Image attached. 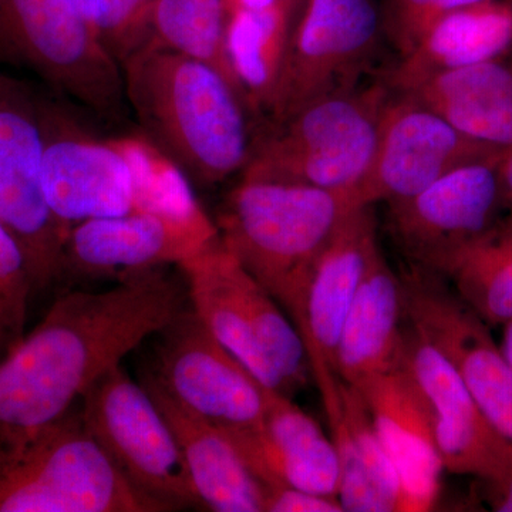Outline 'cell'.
Returning <instances> with one entry per match:
<instances>
[{
  "mask_svg": "<svg viewBox=\"0 0 512 512\" xmlns=\"http://www.w3.org/2000/svg\"><path fill=\"white\" fill-rule=\"evenodd\" d=\"M161 271L124 276L107 291L64 293L0 359V448L59 420L128 353L185 308Z\"/></svg>",
  "mask_w": 512,
  "mask_h": 512,
  "instance_id": "1",
  "label": "cell"
},
{
  "mask_svg": "<svg viewBox=\"0 0 512 512\" xmlns=\"http://www.w3.org/2000/svg\"><path fill=\"white\" fill-rule=\"evenodd\" d=\"M128 106L148 140L190 181L212 187L244 171L248 106L210 64L146 43L121 64Z\"/></svg>",
  "mask_w": 512,
  "mask_h": 512,
  "instance_id": "2",
  "label": "cell"
},
{
  "mask_svg": "<svg viewBox=\"0 0 512 512\" xmlns=\"http://www.w3.org/2000/svg\"><path fill=\"white\" fill-rule=\"evenodd\" d=\"M360 207L350 192L241 178L215 224L224 247L292 319L316 258Z\"/></svg>",
  "mask_w": 512,
  "mask_h": 512,
  "instance_id": "3",
  "label": "cell"
},
{
  "mask_svg": "<svg viewBox=\"0 0 512 512\" xmlns=\"http://www.w3.org/2000/svg\"><path fill=\"white\" fill-rule=\"evenodd\" d=\"M390 97L384 82L356 84L313 100L284 120L268 121L252 137L242 178L357 197L375 160Z\"/></svg>",
  "mask_w": 512,
  "mask_h": 512,
  "instance_id": "4",
  "label": "cell"
},
{
  "mask_svg": "<svg viewBox=\"0 0 512 512\" xmlns=\"http://www.w3.org/2000/svg\"><path fill=\"white\" fill-rule=\"evenodd\" d=\"M134 490L80 412L0 448V512H161Z\"/></svg>",
  "mask_w": 512,
  "mask_h": 512,
  "instance_id": "5",
  "label": "cell"
},
{
  "mask_svg": "<svg viewBox=\"0 0 512 512\" xmlns=\"http://www.w3.org/2000/svg\"><path fill=\"white\" fill-rule=\"evenodd\" d=\"M0 62L32 70L100 119H126L120 64L73 0H0Z\"/></svg>",
  "mask_w": 512,
  "mask_h": 512,
  "instance_id": "6",
  "label": "cell"
},
{
  "mask_svg": "<svg viewBox=\"0 0 512 512\" xmlns=\"http://www.w3.org/2000/svg\"><path fill=\"white\" fill-rule=\"evenodd\" d=\"M84 426L127 483L163 511L202 507L180 444L143 383L121 365L84 393Z\"/></svg>",
  "mask_w": 512,
  "mask_h": 512,
  "instance_id": "7",
  "label": "cell"
},
{
  "mask_svg": "<svg viewBox=\"0 0 512 512\" xmlns=\"http://www.w3.org/2000/svg\"><path fill=\"white\" fill-rule=\"evenodd\" d=\"M382 37L377 0H303L289 30L268 121L356 86Z\"/></svg>",
  "mask_w": 512,
  "mask_h": 512,
  "instance_id": "8",
  "label": "cell"
},
{
  "mask_svg": "<svg viewBox=\"0 0 512 512\" xmlns=\"http://www.w3.org/2000/svg\"><path fill=\"white\" fill-rule=\"evenodd\" d=\"M0 222L25 254L35 291L62 279L70 228L43 190V137L36 92L0 70Z\"/></svg>",
  "mask_w": 512,
  "mask_h": 512,
  "instance_id": "9",
  "label": "cell"
},
{
  "mask_svg": "<svg viewBox=\"0 0 512 512\" xmlns=\"http://www.w3.org/2000/svg\"><path fill=\"white\" fill-rule=\"evenodd\" d=\"M498 156L457 168L419 194L387 204V227L410 268L448 281L468 249L500 220Z\"/></svg>",
  "mask_w": 512,
  "mask_h": 512,
  "instance_id": "10",
  "label": "cell"
},
{
  "mask_svg": "<svg viewBox=\"0 0 512 512\" xmlns=\"http://www.w3.org/2000/svg\"><path fill=\"white\" fill-rule=\"evenodd\" d=\"M154 383L184 410L225 430L264 423L274 390L268 389L222 346L192 308L160 333Z\"/></svg>",
  "mask_w": 512,
  "mask_h": 512,
  "instance_id": "11",
  "label": "cell"
},
{
  "mask_svg": "<svg viewBox=\"0 0 512 512\" xmlns=\"http://www.w3.org/2000/svg\"><path fill=\"white\" fill-rule=\"evenodd\" d=\"M43 137V190L57 220L72 229L134 211V177L117 138H99L55 97L36 92Z\"/></svg>",
  "mask_w": 512,
  "mask_h": 512,
  "instance_id": "12",
  "label": "cell"
},
{
  "mask_svg": "<svg viewBox=\"0 0 512 512\" xmlns=\"http://www.w3.org/2000/svg\"><path fill=\"white\" fill-rule=\"evenodd\" d=\"M406 319L466 384L488 421L512 443V369L484 322L444 279L407 266Z\"/></svg>",
  "mask_w": 512,
  "mask_h": 512,
  "instance_id": "13",
  "label": "cell"
},
{
  "mask_svg": "<svg viewBox=\"0 0 512 512\" xmlns=\"http://www.w3.org/2000/svg\"><path fill=\"white\" fill-rule=\"evenodd\" d=\"M178 266L192 311L205 328L268 389L281 393L265 359V352L278 346L291 328L281 303L245 271L221 238Z\"/></svg>",
  "mask_w": 512,
  "mask_h": 512,
  "instance_id": "14",
  "label": "cell"
},
{
  "mask_svg": "<svg viewBox=\"0 0 512 512\" xmlns=\"http://www.w3.org/2000/svg\"><path fill=\"white\" fill-rule=\"evenodd\" d=\"M503 148L468 136L419 101L392 92L372 168L357 191L365 207L419 194L444 175L497 157Z\"/></svg>",
  "mask_w": 512,
  "mask_h": 512,
  "instance_id": "15",
  "label": "cell"
},
{
  "mask_svg": "<svg viewBox=\"0 0 512 512\" xmlns=\"http://www.w3.org/2000/svg\"><path fill=\"white\" fill-rule=\"evenodd\" d=\"M220 238L217 224L202 210L192 215L131 211L93 218L70 229L62 278H124L183 264Z\"/></svg>",
  "mask_w": 512,
  "mask_h": 512,
  "instance_id": "16",
  "label": "cell"
},
{
  "mask_svg": "<svg viewBox=\"0 0 512 512\" xmlns=\"http://www.w3.org/2000/svg\"><path fill=\"white\" fill-rule=\"evenodd\" d=\"M402 366L419 386L444 470L491 481L512 470V443L498 433L446 357L407 322Z\"/></svg>",
  "mask_w": 512,
  "mask_h": 512,
  "instance_id": "17",
  "label": "cell"
},
{
  "mask_svg": "<svg viewBox=\"0 0 512 512\" xmlns=\"http://www.w3.org/2000/svg\"><path fill=\"white\" fill-rule=\"evenodd\" d=\"M372 207H360L320 252L306 276L292 320L313 370H335L340 330L379 249Z\"/></svg>",
  "mask_w": 512,
  "mask_h": 512,
  "instance_id": "18",
  "label": "cell"
},
{
  "mask_svg": "<svg viewBox=\"0 0 512 512\" xmlns=\"http://www.w3.org/2000/svg\"><path fill=\"white\" fill-rule=\"evenodd\" d=\"M356 387L399 477L400 512L430 511L446 470L419 386L402 366Z\"/></svg>",
  "mask_w": 512,
  "mask_h": 512,
  "instance_id": "19",
  "label": "cell"
},
{
  "mask_svg": "<svg viewBox=\"0 0 512 512\" xmlns=\"http://www.w3.org/2000/svg\"><path fill=\"white\" fill-rule=\"evenodd\" d=\"M222 430L262 485H285L338 497L340 471L335 444L292 397L274 392L261 426Z\"/></svg>",
  "mask_w": 512,
  "mask_h": 512,
  "instance_id": "20",
  "label": "cell"
},
{
  "mask_svg": "<svg viewBox=\"0 0 512 512\" xmlns=\"http://www.w3.org/2000/svg\"><path fill=\"white\" fill-rule=\"evenodd\" d=\"M339 458L338 498L345 512H400V483L362 393L335 370L313 372Z\"/></svg>",
  "mask_w": 512,
  "mask_h": 512,
  "instance_id": "21",
  "label": "cell"
},
{
  "mask_svg": "<svg viewBox=\"0 0 512 512\" xmlns=\"http://www.w3.org/2000/svg\"><path fill=\"white\" fill-rule=\"evenodd\" d=\"M406 306L402 276L377 249L340 330L335 372L352 386L402 367Z\"/></svg>",
  "mask_w": 512,
  "mask_h": 512,
  "instance_id": "22",
  "label": "cell"
},
{
  "mask_svg": "<svg viewBox=\"0 0 512 512\" xmlns=\"http://www.w3.org/2000/svg\"><path fill=\"white\" fill-rule=\"evenodd\" d=\"M143 384L174 431L202 507L217 512H262V484L227 433L178 406L150 377Z\"/></svg>",
  "mask_w": 512,
  "mask_h": 512,
  "instance_id": "23",
  "label": "cell"
},
{
  "mask_svg": "<svg viewBox=\"0 0 512 512\" xmlns=\"http://www.w3.org/2000/svg\"><path fill=\"white\" fill-rule=\"evenodd\" d=\"M511 47V3L484 0L437 20L413 52L387 73L384 83L394 93L403 92L436 74L498 59Z\"/></svg>",
  "mask_w": 512,
  "mask_h": 512,
  "instance_id": "24",
  "label": "cell"
},
{
  "mask_svg": "<svg viewBox=\"0 0 512 512\" xmlns=\"http://www.w3.org/2000/svg\"><path fill=\"white\" fill-rule=\"evenodd\" d=\"M397 94L437 111L478 141L512 144V57L436 74Z\"/></svg>",
  "mask_w": 512,
  "mask_h": 512,
  "instance_id": "25",
  "label": "cell"
},
{
  "mask_svg": "<svg viewBox=\"0 0 512 512\" xmlns=\"http://www.w3.org/2000/svg\"><path fill=\"white\" fill-rule=\"evenodd\" d=\"M295 15L282 2L271 9L227 13V56L249 110H268Z\"/></svg>",
  "mask_w": 512,
  "mask_h": 512,
  "instance_id": "26",
  "label": "cell"
},
{
  "mask_svg": "<svg viewBox=\"0 0 512 512\" xmlns=\"http://www.w3.org/2000/svg\"><path fill=\"white\" fill-rule=\"evenodd\" d=\"M448 281L488 325L512 320V214L504 212L468 249Z\"/></svg>",
  "mask_w": 512,
  "mask_h": 512,
  "instance_id": "27",
  "label": "cell"
},
{
  "mask_svg": "<svg viewBox=\"0 0 512 512\" xmlns=\"http://www.w3.org/2000/svg\"><path fill=\"white\" fill-rule=\"evenodd\" d=\"M225 26L224 0H157L147 43L210 64L227 77L248 106L247 97L229 64Z\"/></svg>",
  "mask_w": 512,
  "mask_h": 512,
  "instance_id": "28",
  "label": "cell"
},
{
  "mask_svg": "<svg viewBox=\"0 0 512 512\" xmlns=\"http://www.w3.org/2000/svg\"><path fill=\"white\" fill-rule=\"evenodd\" d=\"M134 177V211L192 215L202 211L190 178L146 136L117 138Z\"/></svg>",
  "mask_w": 512,
  "mask_h": 512,
  "instance_id": "29",
  "label": "cell"
},
{
  "mask_svg": "<svg viewBox=\"0 0 512 512\" xmlns=\"http://www.w3.org/2000/svg\"><path fill=\"white\" fill-rule=\"evenodd\" d=\"M33 291L25 254L0 222V359L25 336L29 298Z\"/></svg>",
  "mask_w": 512,
  "mask_h": 512,
  "instance_id": "30",
  "label": "cell"
},
{
  "mask_svg": "<svg viewBox=\"0 0 512 512\" xmlns=\"http://www.w3.org/2000/svg\"><path fill=\"white\" fill-rule=\"evenodd\" d=\"M156 5L157 0H97V39L120 67L150 40Z\"/></svg>",
  "mask_w": 512,
  "mask_h": 512,
  "instance_id": "31",
  "label": "cell"
},
{
  "mask_svg": "<svg viewBox=\"0 0 512 512\" xmlns=\"http://www.w3.org/2000/svg\"><path fill=\"white\" fill-rule=\"evenodd\" d=\"M484 0H377L384 37L400 59L413 52L437 20L451 10Z\"/></svg>",
  "mask_w": 512,
  "mask_h": 512,
  "instance_id": "32",
  "label": "cell"
},
{
  "mask_svg": "<svg viewBox=\"0 0 512 512\" xmlns=\"http://www.w3.org/2000/svg\"><path fill=\"white\" fill-rule=\"evenodd\" d=\"M262 512H345L338 497L285 485H262Z\"/></svg>",
  "mask_w": 512,
  "mask_h": 512,
  "instance_id": "33",
  "label": "cell"
},
{
  "mask_svg": "<svg viewBox=\"0 0 512 512\" xmlns=\"http://www.w3.org/2000/svg\"><path fill=\"white\" fill-rule=\"evenodd\" d=\"M484 498L491 510L512 512V470L503 477L491 481H483Z\"/></svg>",
  "mask_w": 512,
  "mask_h": 512,
  "instance_id": "34",
  "label": "cell"
},
{
  "mask_svg": "<svg viewBox=\"0 0 512 512\" xmlns=\"http://www.w3.org/2000/svg\"><path fill=\"white\" fill-rule=\"evenodd\" d=\"M497 168L504 212L512 214V144L501 151L497 158Z\"/></svg>",
  "mask_w": 512,
  "mask_h": 512,
  "instance_id": "35",
  "label": "cell"
},
{
  "mask_svg": "<svg viewBox=\"0 0 512 512\" xmlns=\"http://www.w3.org/2000/svg\"><path fill=\"white\" fill-rule=\"evenodd\" d=\"M281 0H224L225 10L232 12V10H266L275 8Z\"/></svg>",
  "mask_w": 512,
  "mask_h": 512,
  "instance_id": "36",
  "label": "cell"
},
{
  "mask_svg": "<svg viewBox=\"0 0 512 512\" xmlns=\"http://www.w3.org/2000/svg\"><path fill=\"white\" fill-rule=\"evenodd\" d=\"M73 2L76 8L79 9V12L82 13L83 18L86 19V22L89 23L94 30L97 0H73ZM94 33H96V30H94Z\"/></svg>",
  "mask_w": 512,
  "mask_h": 512,
  "instance_id": "37",
  "label": "cell"
},
{
  "mask_svg": "<svg viewBox=\"0 0 512 512\" xmlns=\"http://www.w3.org/2000/svg\"><path fill=\"white\" fill-rule=\"evenodd\" d=\"M504 335H503V345H501V349H503L504 356L507 357L508 363H510L512 369V320L510 322L505 323L503 325Z\"/></svg>",
  "mask_w": 512,
  "mask_h": 512,
  "instance_id": "38",
  "label": "cell"
},
{
  "mask_svg": "<svg viewBox=\"0 0 512 512\" xmlns=\"http://www.w3.org/2000/svg\"><path fill=\"white\" fill-rule=\"evenodd\" d=\"M282 3H285L292 12H298L299 6L302 5L303 0H281Z\"/></svg>",
  "mask_w": 512,
  "mask_h": 512,
  "instance_id": "39",
  "label": "cell"
}]
</instances>
